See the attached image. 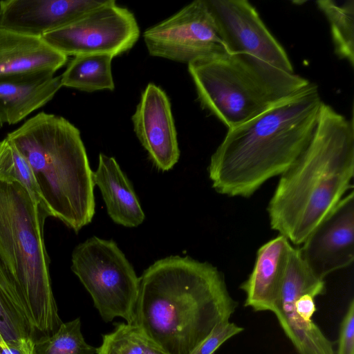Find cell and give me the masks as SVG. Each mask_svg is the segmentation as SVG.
I'll return each mask as SVG.
<instances>
[{"label":"cell","mask_w":354,"mask_h":354,"mask_svg":"<svg viewBox=\"0 0 354 354\" xmlns=\"http://www.w3.org/2000/svg\"><path fill=\"white\" fill-rule=\"evenodd\" d=\"M237 306L215 266L170 256L140 277L134 323L167 354H190Z\"/></svg>","instance_id":"cell-1"},{"label":"cell","mask_w":354,"mask_h":354,"mask_svg":"<svg viewBox=\"0 0 354 354\" xmlns=\"http://www.w3.org/2000/svg\"><path fill=\"white\" fill-rule=\"evenodd\" d=\"M310 82L256 118L228 129L211 156L212 187L222 195L248 198L283 174L309 144L323 104Z\"/></svg>","instance_id":"cell-2"},{"label":"cell","mask_w":354,"mask_h":354,"mask_svg":"<svg viewBox=\"0 0 354 354\" xmlns=\"http://www.w3.org/2000/svg\"><path fill=\"white\" fill-rule=\"evenodd\" d=\"M354 127L323 102L313 137L280 176L268 205L272 230L301 245L353 188Z\"/></svg>","instance_id":"cell-3"},{"label":"cell","mask_w":354,"mask_h":354,"mask_svg":"<svg viewBox=\"0 0 354 354\" xmlns=\"http://www.w3.org/2000/svg\"><path fill=\"white\" fill-rule=\"evenodd\" d=\"M6 138L28 163L50 216L76 232L92 221L93 171L75 126L62 116L40 112Z\"/></svg>","instance_id":"cell-4"},{"label":"cell","mask_w":354,"mask_h":354,"mask_svg":"<svg viewBox=\"0 0 354 354\" xmlns=\"http://www.w3.org/2000/svg\"><path fill=\"white\" fill-rule=\"evenodd\" d=\"M48 216L20 183L0 180V261L15 284L34 333L43 335L53 333L62 324L44 239Z\"/></svg>","instance_id":"cell-5"},{"label":"cell","mask_w":354,"mask_h":354,"mask_svg":"<svg viewBox=\"0 0 354 354\" xmlns=\"http://www.w3.org/2000/svg\"><path fill=\"white\" fill-rule=\"evenodd\" d=\"M187 66L201 106L228 129L256 118L310 83L245 53H225Z\"/></svg>","instance_id":"cell-6"},{"label":"cell","mask_w":354,"mask_h":354,"mask_svg":"<svg viewBox=\"0 0 354 354\" xmlns=\"http://www.w3.org/2000/svg\"><path fill=\"white\" fill-rule=\"evenodd\" d=\"M71 270L104 322L120 317L135 322L140 277L115 241L93 236L80 243L72 254Z\"/></svg>","instance_id":"cell-7"},{"label":"cell","mask_w":354,"mask_h":354,"mask_svg":"<svg viewBox=\"0 0 354 354\" xmlns=\"http://www.w3.org/2000/svg\"><path fill=\"white\" fill-rule=\"evenodd\" d=\"M325 291L318 277L292 246L279 298L272 313L299 354H335L332 342L313 322L315 297Z\"/></svg>","instance_id":"cell-8"},{"label":"cell","mask_w":354,"mask_h":354,"mask_svg":"<svg viewBox=\"0 0 354 354\" xmlns=\"http://www.w3.org/2000/svg\"><path fill=\"white\" fill-rule=\"evenodd\" d=\"M140 37L133 13L106 0L78 20L41 38L66 55L108 54L113 57L131 49Z\"/></svg>","instance_id":"cell-9"},{"label":"cell","mask_w":354,"mask_h":354,"mask_svg":"<svg viewBox=\"0 0 354 354\" xmlns=\"http://www.w3.org/2000/svg\"><path fill=\"white\" fill-rule=\"evenodd\" d=\"M143 39L151 56L187 64L227 53L205 0L147 28Z\"/></svg>","instance_id":"cell-10"},{"label":"cell","mask_w":354,"mask_h":354,"mask_svg":"<svg viewBox=\"0 0 354 354\" xmlns=\"http://www.w3.org/2000/svg\"><path fill=\"white\" fill-rule=\"evenodd\" d=\"M229 54L254 56L281 70L294 73L284 48L246 0H205Z\"/></svg>","instance_id":"cell-11"},{"label":"cell","mask_w":354,"mask_h":354,"mask_svg":"<svg viewBox=\"0 0 354 354\" xmlns=\"http://www.w3.org/2000/svg\"><path fill=\"white\" fill-rule=\"evenodd\" d=\"M299 249L310 270L324 280L354 261V192L351 190L310 232Z\"/></svg>","instance_id":"cell-12"},{"label":"cell","mask_w":354,"mask_h":354,"mask_svg":"<svg viewBox=\"0 0 354 354\" xmlns=\"http://www.w3.org/2000/svg\"><path fill=\"white\" fill-rule=\"evenodd\" d=\"M133 131L153 165L171 169L180 157L177 132L170 101L165 92L149 83L131 117Z\"/></svg>","instance_id":"cell-13"},{"label":"cell","mask_w":354,"mask_h":354,"mask_svg":"<svg viewBox=\"0 0 354 354\" xmlns=\"http://www.w3.org/2000/svg\"><path fill=\"white\" fill-rule=\"evenodd\" d=\"M106 0H5L0 1V28L42 37L66 26Z\"/></svg>","instance_id":"cell-14"},{"label":"cell","mask_w":354,"mask_h":354,"mask_svg":"<svg viewBox=\"0 0 354 354\" xmlns=\"http://www.w3.org/2000/svg\"><path fill=\"white\" fill-rule=\"evenodd\" d=\"M292 248L288 239L279 234L259 248L253 269L241 285L246 296L245 306L255 311H272L279 298Z\"/></svg>","instance_id":"cell-15"},{"label":"cell","mask_w":354,"mask_h":354,"mask_svg":"<svg viewBox=\"0 0 354 354\" xmlns=\"http://www.w3.org/2000/svg\"><path fill=\"white\" fill-rule=\"evenodd\" d=\"M67 60L41 37L0 28V77L55 74Z\"/></svg>","instance_id":"cell-16"},{"label":"cell","mask_w":354,"mask_h":354,"mask_svg":"<svg viewBox=\"0 0 354 354\" xmlns=\"http://www.w3.org/2000/svg\"><path fill=\"white\" fill-rule=\"evenodd\" d=\"M61 87L60 75L50 73L0 77V128L44 106Z\"/></svg>","instance_id":"cell-17"},{"label":"cell","mask_w":354,"mask_h":354,"mask_svg":"<svg viewBox=\"0 0 354 354\" xmlns=\"http://www.w3.org/2000/svg\"><path fill=\"white\" fill-rule=\"evenodd\" d=\"M93 181L101 192L109 216L115 223L134 227L143 223L145 213L133 185L113 157L100 153Z\"/></svg>","instance_id":"cell-18"},{"label":"cell","mask_w":354,"mask_h":354,"mask_svg":"<svg viewBox=\"0 0 354 354\" xmlns=\"http://www.w3.org/2000/svg\"><path fill=\"white\" fill-rule=\"evenodd\" d=\"M113 57L108 54L75 55L60 75L62 86L86 92L113 91L115 88L111 71Z\"/></svg>","instance_id":"cell-19"},{"label":"cell","mask_w":354,"mask_h":354,"mask_svg":"<svg viewBox=\"0 0 354 354\" xmlns=\"http://www.w3.org/2000/svg\"><path fill=\"white\" fill-rule=\"evenodd\" d=\"M33 333L15 284L0 261V339L4 342L33 339Z\"/></svg>","instance_id":"cell-20"},{"label":"cell","mask_w":354,"mask_h":354,"mask_svg":"<svg viewBox=\"0 0 354 354\" xmlns=\"http://www.w3.org/2000/svg\"><path fill=\"white\" fill-rule=\"evenodd\" d=\"M316 4L326 16L336 55L354 65V1L342 3L333 0H319Z\"/></svg>","instance_id":"cell-21"},{"label":"cell","mask_w":354,"mask_h":354,"mask_svg":"<svg viewBox=\"0 0 354 354\" xmlns=\"http://www.w3.org/2000/svg\"><path fill=\"white\" fill-rule=\"evenodd\" d=\"M96 350L84 340L80 317L62 322L55 332L34 342V354H95Z\"/></svg>","instance_id":"cell-22"},{"label":"cell","mask_w":354,"mask_h":354,"mask_svg":"<svg viewBox=\"0 0 354 354\" xmlns=\"http://www.w3.org/2000/svg\"><path fill=\"white\" fill-rule=\"evenodd\" d=\"M0 180L18 182L37 203L44 207L28 163L6 138L0 141Z\"/></svg>","instance_id":"cell-23"},{"label":"cell","mask_w":354,"mask_h":354,"mask_svg":"<svg viewBox=\"0 0 354 354\" xmlns=\"http://www.w3.org/2000/svg\"><path fill=\"white\" fill-rule=\"evenodd\" d=\"M149 340L136 324L116 323L113 332L103 335L95 354H143Z\"/></svg>","instance_id":"cell-24"},{"label":"cell","mask_w":354,"mask_h":354,"mask_svg":"<svg viewBox=\"0 0 354 354\" xmlns=\"http://www.w3.org/2000/svg\"><path fill=\"white\" fill-rule=\"evenodd\" d=\"M243 330V328L229 321L220 323L190 354H213L225 342Z\"/></svg>","instance_id":"cell-25"},{"label":"cell","mask_w":354,"mask_h":354,"mask_svg":"<svg viewBox=\"0 0 354 354\" xmlns=\"http://www.w3.org/2000/svg\"><path fill=\"white\" fill-rule=\"evenodd\" d=\"M337 354H354V300L352 299L342 321Z\"/></svg>","instance_id":"cell-26"},{"label":"cell","mask_w":354,"mask_h":354,"mask_svg":"<svg viewBox=\"0 0 354 354\" xmlns=\"http://www.w3.org/2000/svg\"><path fill=\"white\" fill-rule=\"evenodd\" d=\"M34 342L32 338L0 341V354H34Z\"/></svg>","instance_id":"cell-27"},{"label":"cell","mask_w":354,"mask_h":354,"mask_svg":"<svg viewBox=\"0 0 354 354\" xmlns=\"http://www.w3.org/2000/svg\"><path fill=\"white\" fill-rule=\"evenodd\" d=\"M143 354H167L160 347L156 344L151 339L149 340L147 346H146Z\"/></svg>","instance_id":"cell-28"},{"label":"cell","mask_w":354,"mask_h":354,"mask_svg":"<svg viewBox=\"0 0 354 354\" xmlns=\"http://www.w3.org/2000/svg\"><path fill=\"white\" fill-rule=\"evenodd\" d=\"M0 341H1V339H0Z\"/></svg>","instance_id":"cell-29"}]
</instances>
